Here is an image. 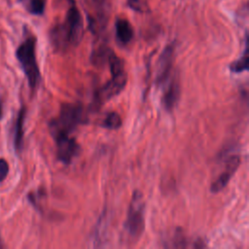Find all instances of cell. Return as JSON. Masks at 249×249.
<instances>
[{
  "label": "cell",
  "mask_w": 249,
  "mask_h": 249,
  "mask_svg": "<svg viewBox=\"0 0 249 249\" xmlns=\"http://www.w3.org/2000/svg\"><path fill=\"white\" fill-rule=\"evenodd\" d=\"M84 34V20L74 2L69 6L63 22L54 25L50 33L53 46L58 51H66L80 44Z\"/></svg>",
  "instance_id": "6da1fadb"
},
{
  "label": "cell",
  "mask_w": 249,
  "mask_h": 249,
  "mask_svg": "<svg viewBox=\"0 0 249 249\" xmlns=\"http://www.w3.org/2000/svg\"><path fill=\"white\" fill-rule=\"evenodd\" d=\"M87 123V116L83 107L79 104L63 103L59 114L50 122L49 127L53 138L70 133L81 124Z\"/></svg>",
  "instance_id": "7a4b0ae2"
},
{
  "label": "cell",
  "mask_w": 249,
  "mask_h": 249,
  "mask_svg": "<svg viewBox=\"0 0 249 249\" xmlns=\"http://www.w3.org/2000/svg\"><path fill=\"white\" fill-rule=\"evenodd\" d=\"M111 79L103 85L95 93V102L102 105L111 98L118 95L125 87L127 82V75L124 70V61L115 53L108 62Z\"/></svg>",
  "instance_id": "3957f363"
},
{
  "label": "cell",
  "mask_w": 249,
  "mask_h": 249,
  "mask_svg": "<svg viewBox=\"0 0 249 249\" xmlns=\"http://www.w3.org/2000/svg\"><path fill=\"white\" fill-rule=\"evenodd\" d=\"M17 58L26 76L29 88L34 90L40 82V71L36 59V38L29 34L18 47Z\"/></svg>",
  "instance_id": "277c9868"
},
{
  "label": "cell",
  "mask_w": 249,
  "mask_h": 249,
  "mask_svg": "<svg viewBox=\"0 0 249 249\" xmlns=\"http://www.w3.org/2000/svg\"><path fill=\"white\" fill-rule=\"evenodd\" d=\"M145 202L142 193L135 190L132 194L128 206L126 219L124 221V230L127 234L134 240L138 239L145 229Z\"/></svg>",
  "instance_id": "5b68a950"
},
{
  "label": "cell",
  "mask_w": 249,
  "mask_h": 249,
  "mask_svg": "<svg viewBox=\"0 0 249 249\" xmlns=\"http://www.w3.org/2000/svg\"><path fill=\"white\" fill-rule=\"evenodd\" d=\"M54 140L57 159L65 164L70 163L80 152L79 144L73 137H70V135H60L55 137Z\"/></svg>",
  "instance_id": "8992f818"
},
{
  "label": "cell",
  "mask_w": 249,
  "mask_h": 249,
  "mask_svg": "<svg viewBox=\"0 0 249 249\" xmlns=\"http://www.w3.org/2000/svg\"><path fill=\"white\" fill-rule=\"evenodd\" d=\"M174 58V47L173 45H168L160 53L157 67H156V83L158 85L164 84L171 73L172 64Z\"/></svg>",
  "instance_id": "52a82bcc"
},
{
  "label": "cell",
  "mask_w": 249,
  "mask_h": 249,
  "mask_svg": "<svg viewBox=\"0 0 249 249\" xmlns=\"http://www.w3.org/2000/svg\"><path fill=\"white\" fill-rule=\"evenodd\" d=\"M239 165H240L239 156H236V155L231 156L226 161V166H225V169L223 170V172L211 184L210 191L214 194L221 192L228 185V183L230 182L231 178L235 173V171Z\"/></svg>",
  "instance_id": "ba28073f"
},
{
  "label": "cell",
  "mask_w": 249,
  "mask_h": 249,
  "mask_svg": "<svg viewBox=\"0 0 249 249\" xmlns=\"http://www.w3.org/2000/svg\"><path fill=\"white\" fill-rule=\"evenodd\" d=\"M179 96H180V82L177 74H175L172 77L169 85L165 89L161 98V103L164 109L168 112H171L174 109L179 99Z\"/></svg>",
  "instance_id": "9c48e42d"
},
{
  "label": "cell",
  "mask_w": 249,
  "mask_h": 249,
  "mask_svg": "<svg viewBox=\"0 0 249 249\" xmlns=\"http://www.w3.org/2000/svg\"><path fill=\"white\" fill-rule=\"evenodd\" d=\"M115 29L116 36L119 42H121L124 45H126L131 41L133 37V29L127 19L122 18H117L115 23Z\"/></svg>",
  "instance_id": "30bf717a"
},
{
  "label": "cell",
  "mask_w": 249,
  "mask_h": 249,
  "mask_svg": "<svg viewBox=\"0 0 249 249\" xmlns=\"http://www.w3.org/2000/svg\"><path fill=\"white\" fill-rule=\"evenodd\" d=\"M115 53L107 46L101 45L94 49L91 53V61L95 65L108 64L110 58Z\"/></svg>",
  "instance_id": "8fae6325"
},
{
  "label": "cell",
  "mask_w": 249,
  "mask_h": 249,
  "mask_svg": "<svg viewBox=\"0 0 249 249\" xmlns=\"http://www.w3.org/2000/svg\"><path fill=\"white\" fill-rule=\"evenodd\" d=\"M25 119V108L21 107L18 115V120L16 123V128H15V140L14 144L17 151H20L22 147V139H23V123Z\"/></svg>",
  "instance_id": "7c38bea8"
},
{
  "label": "cell",
  "mask_w": 249,
  "mask_h": 249,
  "mask_svg": "<svg viewBox=\"0 0 249 249\" xmlns=\"http://www.w3.org/2000/svg\"><path fill=\"white\" fill-rule=\"evenodd\" d=\"M248 69V41H247V34L245 36V48L243 51L242 56L238 59L232 61L230 65V70L233 73H240L246 71Z\"/></svg>",
  "instance_id": "4fadbf2b"
},
{
  "label": "cell",
  "mask_w": 249,
  "mask_h": 249,
  "mask_svg": "<svg viewBox=\"0 0 249 249\" xmlns=\"http://www.w3.org/2000/svg\"><path fill=\"white\" fill-rule=\"evenodd\" d=\"M25 10L35 16H41L45 12L47 0H20Z\"/></svg>",
  "instance_id": "5bb4252c"
},
{
  "label": "cell",
  "mask_w": 249,
  "mask_h": 249,
  "mask_svg": "<svg viewBox=\"0 0 249 249\" xmlns=\"http://www.w3.org/2000/svg\"><path fill=\"white\" fill-rule=\"evenodd\" d=\"M122 124H123V121L120 115L116 112H110L104 118L101 124V126L107 129H118L122 126Z\"/></svg>",
  "instance_id": "9a60e30c"
},
{
  "label": "cell",
  "mask_w": 249,
  "mask_h": 249,
  "mask_svg": "<svg viewBox=\"0 0 249 249\" xmlns=\"http://www.w3.org/2000/svg\"><path fill=\"white\" fill-rule=\"evenodd\" d=\"M128 7L136 12L145 13L149 11V0H126Z\"/></svg>",
  "instance_id": "2e32d148"
},
{
  "label": "cell",
  "mask_w": 249,
  "mask_h": 249,
  "mask_svg": "<svg viewBox=\"0 0 249 249\" xmlns=\"http://www.w3.org/2000/svg\"><path fill=\"white\" fill-rule=\"evenodd\" d=\"M9 172V164L6 160L0 159V182L3 181Z\"/></svg>",
  "instance_id": "e0dca14e"
},
{
  "label": "cell",
  "mask_w": 249,
  "mask_h": 249,
  "mask_svg": "<svg viewBox=\"0 0 249 249\" xmlns=\"http://www.w3.org/2000/svg\"><path fill=\"white\" fill-rule=\"evenodd\" d=\"M1 246H2V244H1V240H0V247H1Z\"/></svg>",
  "instance_id": "ac0fdd59"
}]
</instances>
